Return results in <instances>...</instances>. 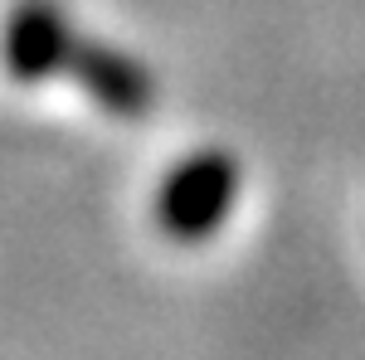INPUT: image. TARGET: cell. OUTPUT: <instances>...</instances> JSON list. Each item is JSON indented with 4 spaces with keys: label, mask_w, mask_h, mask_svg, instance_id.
Wrapping results in <instances>:
<instances>
[{
    "label": "cell",
    "mask_w": 365,
    "mask_h": 360,
    "mask_svg": "<svg viewBox=\"0 0 365 360\" xmlns=\"http://www.w3.org/2000/svg\"><path fill=\"white\" fill-rule=\"evenodd\" d=\"M68 44V25L49 0H25L5 20V63L15 78H44Z\"/></svg>",
    "instance_id": "cell-1"
}]
</instances>
